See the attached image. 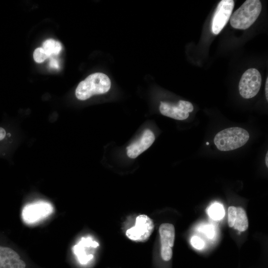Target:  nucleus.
<instances>
[{
    "label": "nucleus",
    "instance_id": "f257e3e1",
    "mask_svg": "<svg viewBox=\"0 0 268 268\" xmlns=\"http://www.w3.org/2000/svg\"><path fill=\"white\" fill-rule=\"evenodd\" d=\"M111 80L105 74L96 72L81 81L75 90V96L80 100H86L94 95L107 92L111 88Z\"/></svg>",
    "mask_w": 268,
    "mask_h": 268
},
{
    "label": "nucleus",
    "instance_id": "f03ea898",
    "mask_svg": "<svg viewBox=\"0 0 268 268\" xmlns=\"http://www.w3.org/2000/svg\"><path fill=\"white\" fill-rule=\"evenodd\" d=\"M262 3L259 0H246L232 14L230 22L234 28L245 30L255 22L262 10Z\"/></svg>",
    "mask_w": 268,
    "mask_h": 268
},
{
    "label": "nucleus",
    "instance_id": "7ed1b4c3",
    "mask_svg": "<svg viewBox=\"0 0 268 268\" xmlns=\"http://www.w3.org/2000/svg\"><path fill=\"white\" fill-rule=\"evenodd\" d=\"M249 137V134L246 130L232 127L218 133L214 137V143L218 150L230 151L243 146Z\"/></svg>",
    "mask_w": 268,
    "mask_h": 268
},
{
    "label": "nucleus",
    "instance_id": "20e7f679",
    "mask_svg": "<svg viewBox=\"0 0 268 268\" xmlns=\"http://www.w3.org/2000/svg\"><path fill=\"white\" fill-rule=\"evenodd\" d=\"M53 211L51 203L40 201L24 206L22 210V218L25 223L33 224L48 217Z\"/></svg>",
    "mask_w": 268,
    "mask_h": 268
},
{
    "label": "nucleus",
    "instance_id": "39448f33",
    "mask_svg": "<svg viewBox=\"0 0 268 268\" xmlns=\"http://www.w3.org/2000/svg\"><path fill=\"white\" fill-rule=\"evenodd\" d=\"M262 84V76L259 70L251 68L242 74L239 83V91L245 99L255 96L259 91Z\"/></svg>",
    "mask_w": 268,
    "mask_h": 268
},
{
    "label": "nucleus",
    "instance_id": "423d86ee",
    "mask_svg": "<svg viewBox=\"0 0 268 268\" xmlns=\"http://www.w3.org/2000/svg\"><path fill=\"white\" fill-rule=\"evenodd\" d=\"M154 228L153 220L147 215L141 214L136 217L134 226L128 229L126 234L133 241L145 242L151 236Z\"/></svg>",
    "mask_w": 268,
    "mask_h": 268
},
{
    "label": "nucleus",
    "instance_id": "0eeeda50",
    "mask_svg": "<svg viewBox=\"0 0 268 268\" xmlns=\"http://www.w3.org/2000/svg\"><path fill=\"white\" fill-rule=\"evenodd\" d=\"M234 6L233 0H222L219 2L212 20L211 31L214 34H218L227 24Z\"/></svg>",
    "mask_w": 268,
    "mask_h": 268
},
{
    "label": "nucleus",
    "instance_id": "6e6552de",
    "mask_svg": "<svg viewBox=\"0 0 268 268\" xmlns=\"http://www.w3.org/2000/svg\"><path fill=\"white\" fill-rule=\"evenodd\" d=\"M193 110V104L184 100H180L177 104L161 101L159 106L160 112L163 115L178 120L187 119L189 113Z\"/></svg>",
    "mask_w": 268,
    "mask_h": 268
},
{
    "label": "nucleus",
    "instance_id": "1a4fd4ad",
    "mask_svg": "<svg viewBox=\"0 0 268 268\" xmlns=\"http://www.w3.org/2000/svg\"><path fill=\"white\" fill-rule=\"evenodd\" d=\"M155 135L150 130H145L139 139L127 147V154L131 158H135L148 149L153 143Z\"/></svg>",
    "mask_w": 268,
    "mask_h": 268
},
{
    "label": "nucleus",
    "instance_id": "9d476101",
    "mask_svg": "<svg viewBox=\"0 0 268 268\" xmlns=\"http://www.w3.org/2000/svg\"><path fill=\"white\" fill-rule=\"evenodd\" d=\"M99 244L90 237H82L73 248V251L81 264H85L91 260L93 255L89 253L90 248H96Z\"/></svg>",
    "mask_w": 268,
    "mask_h": 268
},
{
    "label": "nucleus",
    "instance_id": "9b49d317",
    "mask_svg": "<svg viewBox=\"0 0 268 268\" xmlns=\"http://www.w3.org/2000/svg\"><path fill=\"white\" fill-rule=\"evenodd\" d=\"M161 246L172 247L175 240V228L170 223H163L159 228Z\"/></svg>",
    "mask_w": 268,
    "mask_h": 268
},
{
    "label": "nucleus",
    "instance_id": "f8f14e48",
    "mask_svg": "<svg viewBox=\"0 0 268 268\" xmlns=\"http://www.w3.org/2000/svg\"><path fill=\"white\" fill-rule=\"evenodd\" d=\"M248 217L245 210L241 207H236V217L233 227L239 231H246L248 227Z\"/></svg>",
    "mask_w": 268,
    "mask_h": 268
},
{
    "label": "nucleus",
    "instance_id": "ddd939ff",
    "mask_svg": "<svg viewBox=\"0 0 268 268\" xmlns=\"http://www.w3.org/2000/svg\"><path fill=\"white\" fill-rule=\"evenodd\" d=\"M42 47L49 57L53 55H58L62 50L61 44L52 39L46 40L43 43Z\"/></svg>",
    "mask_w": 268,
    "mask_h": 268
},
{
    "label": "nucleus",
    "instance_id": "4468645a",
    "mask_svg": "<svg viewBox=\"0 0 268 268\" xmlns=\"http://www.w3.org/2000/svg\"><path fill=\"white\" fill-rule=\"evenodd\" d=\"M207 212L209 216L215 220L221 219L225 214L223 206L218 203L212 204L208 209Z\"/></svg>",
    "mask_w": 268,
    "mask_h": 268
},
{
    "label": "nucleus",
    "instance_id": "2eb2a0df",
    "mask_svg": "<svg viewBox=\"0 0 268 268\" xmlns=\"http://www.w3.org/2000/svg\"><path fill=\"white\" fill-rule=\"evenodd\" d=\"M50 57L42 48L36 49L33 53V58L35 62L38 63L43 62Z\"/></svg>",
    "mask_w": 268,
    "mask_h": 268
},
{
    "label": "nucleus",
    "instance_id": "dca6fc26",
    "mask_svg": "<svg viewBox=\"0 0 268 268\" xmlns=\"http://www.w3.org/2000/svg\"><path fill=\"white\" fill-rule=\"evenodd\" d=\"M236 217V207L231 206L228 209V222L230 227H233Z\"/></svg>",
    "mask_w": 268,
    "mask_h": 268
},
{
    "label": "nucleus",
    "instance_id": "f3484780",
    "mask_svg": "<svg viewBox=\"0 0 268 268\" xmlns=\"http://www.w3.org/2000/svg\"><path fill=\"white\" fill-rule=\"evenodd\" d=\"M172 250L170 247H161V256L162 259L165 261L171 260L172 257Z\"/></svg>",
    "mask_w": 268,
    "mask_h": 268
},
{
    "label": "nucleus",
    "instance_id": "a211bd4d",
    "mask_svg": "<svg viewBox=\"0 0 268 268\" xmlns=\"http://www.w3.org/2000/svg\"><path fill=\"white\" fill-rule=\"evenodd\" d=\"M191 244L193 247L199 250L202 249L204 245L203 241L197 236H194L191 238Z\"/></svg>",
    "mask_w": 268,
    "mask_h": 268
},
{
    "label": "nucleus",
    "instance_id": "6ab92c4d",
    "mask_svg": "<svg viewBox=\"0 0 268 268\" xmlns=\"http://www.w3.org/2000/svg\"><path fill=\"white\" fill-rule=\"evenodd\" d=\"M203 232L205 234V235L210 239H212L214 235V229L212 225H205L203 227L202 229Z\"/></svg>",
    "mask_w": 268,
    "mask_h": 268
},
{
    "label": "nucleus",
    "instance_id": "aec40b11",
    "mask_svg": "<svg viewBox=\"0 0 268 268\" xmlns=\"http://www.w3.org/2000/svg\"><path fill=\"white\" fill-rule=\"evenodd\" d=\"M49 66L51 68H56V69L59 68V62L56 59H51L50 61Z\"/></svg>",
    "mask_w": 268,
    "mask_h": 268
},
{
    "label": "nucleus",
    "instance_id": "412c9836",
    "mask_svg": "<svg viewBox=\"0 0 268 268\" xmlns=\"http://www.w3.org/2000/svg\"><path fill=\"white\" fill-rule=\"evenodd\" d=\"M5 135H6V132L5 130L2 128L0 127V140H1L3 139H4V138L5 136Z\"/></svg>",
    "mask_w": 268,
    "mask_h": 268
},
{
    "label": "nucleus",
    "instance_id": "4be33fe9",
    "mask_svg": "<svg viewBox=\"0 0 268 268\" xmlns=\"http://www.w3.org/2000/svg\"><path fill=\"white\" fill-rule=\"evenodd\" d=\"M265 93L267 100L268 101V78H267L265 86Z\"/></svg>",
    "mask_w": 268,
    "mask_h": 268
},
{
    "label": "nucleus",
    "instance_id": "5701e85b",
    "mask_svg": "<svg viewBox=\"0 0 268 268\" xmlns=\"http://www.w3.org/2000/svg\"><path fill=\"white\" fill-rule=\"evenodd\" d=\"M266 164L267 167H268V152H267L265 158Z\"/></svg>",
    "mask_w": 268,
    "mask_h": 268
},
{
    "label": "nucleus",
    "instance_id": "b1692460",
    "mask_svg": "<svg viewBox=\"0 0 268 268\" xmlns=\"http://www.w3.org/2000/svg\"><path fill=\"white\" fill-rule=\"evenodd\" d=\"M206 144L207 145H208V144H209V142H207L206 143Z\"/></svg>",
    "mask_w": 268,
    "mask_h": 268
}]
</instances>
